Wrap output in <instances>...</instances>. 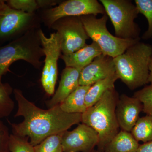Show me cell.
Returning a JSON list of instances; mask_svg holds the SVG:
<instances>
[{
  "mask_svg": "<svg viewBox=\"0 0 152 152\" xmlns=\"http://www.w3.org/2000/svg\"><path fill=\"white\" fill-rule=\"evenodd\" d=\"M18 110L15 118L23 117L19 124L12 123L13 134L20 137H28L34 146L53 135L67 131L74 125L81 122L82 114L69 113L63 111L58 104L53 107L43 110L28 100L20 90H14Z\"/></svg>",
  "mask_w": 152,
  "mask_h": 152,
  "instance_id": "cell-1",
  "label": "cell"
},
{
  "mask_svg": "<svg viewBox=\"0 0 152 152\" xmlns=\"http://www.w3.org/2000/svg\"><path fill=\"white\" fill-rule=\"evenodd\" d=\"M119 98L115 88L109 89L95 104L82 114L81 123L92 128L98 133L99 150L104 151L120 132L115 113Z\"/></svg>",
  "mask_w": 152,
  "mask_h": 152,
  "instance_id": "cell-2",
  "label": "cell"
},
{
  "mask_svg": "<svg viewBox=\"0 0 152 152\" xmlns=\"http://www.w3.org/2000/svg\"><path fill=\"white\" fill-rule=\"evenodd\" d=\"M152 57V45L140 41L131 46L113 58L119 79L131 90L148 83V65Z\"/></svg>",
  "mask_w": 152,
  "mask_h": 152,
  "instance_id": "cell-3",
  "label": "cell"
},
{
  "mask_svg": "<svg viewBox=\"0 0 152 152\" xmlns=\"http://www.w3.org/2000/svg\"><path fill=\"white\" fill-rule=\"evenodd\" d=\"M87 34L100 48L102 54L115 58L140 39H125L113 35L107 27L108 17L105 14L100 18L94 15L80 17Z\"/></svg>",
  "mask_w": 152,
  "mask_h": 152,
  "instance_id": "cell-4",
  "label": "cell"
},
{
  "mask_svg": "<svg viewBox=\"0 0 152 152\" xmlns=\"http://www.w3.org/2000/svg\"><path fill=\"white\" fill-rule=\"evenodd\" d=\"M110 19L117 37L140 39V29L134 20L139 14L136 5L129 0H100Z\"/></svg>",
  "mask_w": 152,
  "mask_h": 152,
  "instance_id": "cell-5",
  "label": "cell"
},
{
  "mask_svg": "<svg viewBox=\"0 0 152 152\" xmlns=\"http://www.w3.org/2000/svg\"><path fill=\"white\" fill-rule=\"evenodd\" d=\"M37 42L34 37L26 35L0 48V85L2 76L18 60H24L37 68L40 66L39 59L44 53Z\"/></svg>",
  "mask_w": 152,
  "mask_h": 152,
  "instance_id": "cell-6",
  "label": "cell"
},
{
  "mask_svg": "<svg viewBox=\"0 0 152 152\" xmlns=\"http://www.w3.org/2000/svg\"><path fill=\"white\" fill-rule=\"evenodd\" d=\"M38 36L45 56L41 82L46 92L51 96L54 93L58 78V61L61 51V39L58 32L53 33L47 37L41 30Z\"/></svg>",
  "mask_w": 152,
  "mask_h": 152,
  "instance_id": "cell-7",
  "label": "cell"
},
{
  "mask_svg": "<svg viewBox=\"0 0 152 152\" xmlns=\"http://www.w3.org/2000/svg\"><path fill=\"white\" fill-rule=\"evenodd\" d=\"M52 26L59 35L64 55L71 54L86 46L90 39L80 17L62 18Z\"/></svg>",
  "mask_w": 152,
  "mask_h": 152,
  "instance_id": "cell-8",
  "label": "cell"
},
{
  "mask_svg": "<svg viewBox=\"0 0 152 152\" xmlns=\"http://www.w3.org/2000/svg\"><path fill=\"white\" fill-rule=\"evenodd\" d=\"M105 14L103 6L97 0H68L49 10L46 16L48 23L52 25L66 17Z\"/></svg>",
  "mask_w": 152,
  "mask_h": 152,
  "instance_id": "cell-9",
  "label": "cell"
},
{
  "mask_svg": "<svg viewBox=\"0 0 152 152\" xmlns=\"http://www.w3.org/2000/svg\"><path fill=\"white\" fill-rule=\"evenodd\" d=\"M99 142L97 132L83 123L72 131L64 132L62 138L64 152H91Z\"/></svg>",
  "mask_w": 152,
  "mask_h": 152,
  "instance_id": "cell-10",
  "label": "cell"
},
{
  "mask_svg": "<svg viewBox=\"0 0 152 152\" xmlns=\"http://www.w3.org/2000/svg\"><path fill=\"white\" fill-rule=\"evenodd\" d=\"M115 73L113 58L103 54L95 58L81 72L79 80L80 86H91Z\"/></svg>",
  "mask_w": 152,
  "mask_h": 152,
  "instance_id": "cell-11",
  "label": "cell"
},
{
  "mask_svg": "<svg viewBox=\"0 0 152 152\" xmlns=\"http://www.w3.org/2000/svg\"><path fill=\"white\" fill-rule=\"evenodd\" d=\"M142 111V104L137 99L125 94L121 95L117 102L115 113L121 130L131 132Z\"/></svg>",
  "mask_w": 152,
  "mask_h": 152,
  "instance_id": "cell-12",
  "label": "cell"
},
{
  "mask_svg": "<svg viewBox=\"0 0 152 152\" xmlns=\"http://www.w3.org/2000/svg\"><path fill=\"white\" fill-rule=\"evenodd\" d=\"M32 14L17 10L0 1V37L11 35L24 28Z\"/></svg>",
  "mask_w": 152,
  "mask_h": 152,
  "instance_id": "cell-13",
  "label": "cell"
},
{
  "mask_svg": "<svg viewBox=\"0 0 152 152\" xmlns=\"http://www.w3.org/2000/svg\"><path fill=\"white\" fill-rule=\"evenodd\" d=\"M82 70L66 67L61 74L59 85L53 96L46 102L48 109L59 104L80 86Z\"/></svg>",
  "mask_w": 152,
  "mask_h": 152,
  "instance_id": "cell-14",
  "label": "cell"
},
{
  "mask_svg": "<svg viewBox=\"0 0 152 152\" xmlns=\"http://www.w3.org/2000/svg\"><path fill=\"white\" fill-rule=\"evenodd\" d=\"M102 54L100 48L93 42L73 53L61 55L60 58L64 62L66 67L83 69L88 65L95 58Z\"/></svg>",
  "mask_w": 152,
  "mask_h": 152,
  "instance_id": "cell-15",
  "label": "cell"
},
{
  "mask_svg": "<svg viewBox=\"0 0 152 152\" xmlns=\"http://www.w3.org/2000/svg\"><path fill=\"white\" fill-rule=\"evenodd\" d=\"M91 86H80L59 104L63 111L69 113L83 114L87 108L85 102L86 95Z\"/></svg>",
  "mask_w": 152,
  "mask_h": 152,
  "instance_id": "cell-16",
  "label": "cell"
},
{
  "mask_svg": "<svg viewBox=\"0 0 152 152\" xmlns=\"http://www.w3.org/2000/svg\"><path fill=\"white\" fill-rule=\"evenodd\" d=\"M139 142L130 132L121 130L107 146L104 151L106 152H137Z\"/></svg>",
  "mask_w": 152,
  "mask_h": 152,
  "instance_id": "cell-17",
  "label": "cell"
},
{
  "mask_svg": "<svg viewBox=\"0 0 152 152\" xmlns=\"http://www.w3.org/2000/svg\"><path fill=\"white\" fill-rule=\"evenodd\" d=\"M118 79V77L115 72L91 86L85 98V102L87 108L95 104L107 91L115 88V83Z\"/></svg>",
  "mask_w": 152,
  "mask_h": 152,
  "instance_id": "cell-18",
  "label": "cell"
},
{
  "mask_svg": "<svg viewBox=\"0 0 152 152\" xmlns=\"http://www.w3.org/2000/svg\"><path fill=\"white\" fill-rule=\"evenodd\" d=\"M138 142L152 141V116L147 115L139 118L131 132Z\"/></svg>",
  "mask_w": 152,
  "mask_h": 152,
  "instance_id": "cell-19",
  "label": "cell"
},
{
  "mask_svg": "<svg viewBox=\"0 0 152 152\" xmlns=\"http://www.w3.org/2000/svg\"><path fill=\"white\" fill-rule=\"evenodd\" d=\"M12 91L8 84L0 85V118L9 116L13 110L15 103L10 96Z\"/></svg>",
  "mask_w": 152,
  "mask_h": 152,
  "instance_id": "cell-20",
  "label": "cell"
},
{
  "mask_svg": "<svg viewBox=\"0 0 152 152\" xmlns=\"http://www.w3.org/2000/svg\"><path fill=\"white\" fill-rule=\"evenodd\" d=\"M64 132L53 135L45 139L34 146L35 152H63L62 138Z\"/></svg>",
  "mask_w": 152,
  "mask_h": 152,
  "instance_id": "cell-21",
  "label": "cell"
},
{
  "mask_svg": "<svg viewBox=\"0 0 152 152\" xmlns=\"http://www.w3.org/2000/svg\"><path fill=\"white\" fill-rule=\"evenodd\" d=\"M135 3L139 14L145 17L148 23V30L142 36V39H152V0H135Z\"/></svg>",
  "mask_w": 152,
  "mask_h": 152,
  "instance_id": "cell-22",
  "label": "cell"
},
{
  "mask_svg": "<svg viewBox=\"0 0 152 152\" xmlns=\"http://www.w3.org/2000/svg\"><path fill=\"white\" fill-rule=\"evenodd\" d=\"M28 137H20L11 134L9 143L10 152H35L34 147L29 141Z\"/></svg>",
  "mask_w": 152,
  "mask_h": 152,
  "instance_id": "cell-23",
  "label": "cell"
},
{
  "mask_svg": "<svg viewBox=\"0 0 152 152\" xmlns=\"http://www.w3.org/2000/svg\"><path fill=\"white\" fill-rule=\"evenodd\" d=\"M134 97L142 103L143 111L152 116V85L146 86L134 94Z\"/></svg>",
  "mask_w": 152,
  "mask_h": 152,
  "instance_id": "cell-24",
  "label": "cell"
},
{
  "mask_svg": "<svg viewBox=\"0 0 152 152\" xmlns=\"http://www.w3.org/2000/svg\"><path fill=\"white\" fill-rule=\"evenodd\" d=\"M8 3L12 8L28 13H33L39 7L37 2L34 0H10Z\"/></svg>",
  "mask_w": 152,
  "mask_h": 152,
  "instance_id": "cell-25",
  "label": "cell"
},
{
  "mask_svg": "<svg viewBox=\"0 0 152 152\" xmlns=\"http://www.w3.org/2000/svg\"><path fill=\"white\" fill-rule=\"evenodd\" d=\"M10 136L7 127L0 118V152L8 151Z\"/></svg>",
  "mask_w": 152,
  "mask_h": 152,
  "instance_id": "cell-26",
  "label": "cell"
},
{
  "mask_svg": "<svg viewBox=\"0 0 152 152\" xmlns=\"http://www.w3.org/2000/svg\"><path fill=\"white\" fill-rule=\"evenodd\" d=\"M137 152H152V141L140 145Z\"/></svg>",
  "mask_w": 152,
  "mask_h": 152,
  "instance_id": "cell-27",
  "label": "cell"
},
{
  "mask_svg": "<svg viewBox=\"0 0 152 152\" xmlns=\"http://www.w3.org/2000/svg\"><path fill=\"white\" fill-rule=\"evenodd\" d=\"M149 73L148 77V83H151V84L152 85V57L148 65Z\"/></svg>",
  "mask_w": 152,
  "mask_h": 152,
  "instance_id": "cell-28",
  "label": "cell"
},
{
  "mask_svg": "<svg viewBox=\"0 0 152 152\" xmlns=\"http://www.w3.org/2000/svg\"><path fill=\"white\" fill-rule=\"evenodd\" d=\"M91 152H106L104 151H102V150H100L98 149L97 150H93V151H92Z\"/></svg>",
  "mask_w": 152,
  "mask_h": 152,
  "instance_id": "cell-29",
  "label": "cell"
},
{
  "mask_svg": "<svg viewBox=\"0 0 152 152\" xmlns=\"http://www.w3.org/2000/svg\"><path fill=\"white\" fill-rule=\"evenodd\" d=\"M10 152L9 151H7V152Z\"/></svg>",
  "mask_w": 152,
  "mask_h": 152,
  "instance_id": "cell-30",
  "label": "cell"
}]
</instances>
